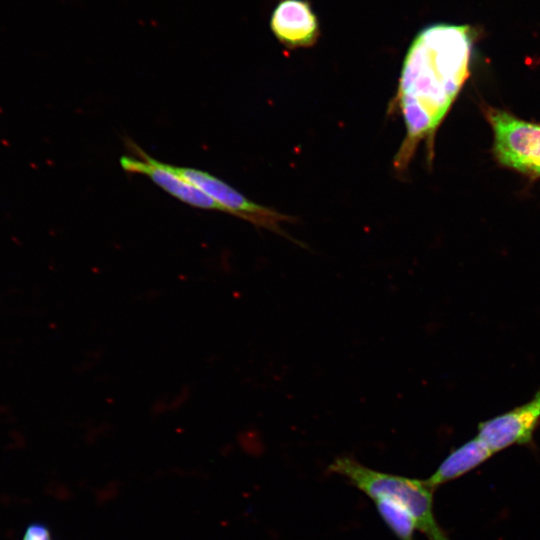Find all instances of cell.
Wrapping results in <instances>:
<instances>
[{
  "instance_id": "obj_1",
  "label": "cell",
  "mask_w": 540,
  "mask_h": 540,
  "mask_svg": "<svg viewBox=\"0 0 540 540\" xmlns=\"http://www.w3.org/2000/svg\"><path fill=\"white\" fill-rule=\"evenodd\" d=\"M473 34L468 25L434 23L421 29L403 60L395 103L406 136L395 167L405 169L415 149L429 140L469 76Z\"/></svg>"
},
{
  "instance_id": "obj_2",
  "label": "cell",
  "mask_w": 540,
  "mask_h": 540,
  "mask_svg": "<svg viewBox=\"0 0 540 540\" xmlns=\"http://www.w3.org/2000/svg\"><path fill=\"white\" fill-rule=\"evenodd\" d=\"M328 471L345 478L372 500L384 498L404 508L428 540H450L433 513V492L425 480L412 479L370 469L350 456H340Z\"/></svg>"
},
{
  "instance_id": "obj_3",
  "label": "cell",
  "mask_w": 540,
  "mask_h": 540,
  "mask_svg": "<svg viewBox=\"0 0 540 540\" xmlns=\"http://www.w3.org/2000/svg\"><path fill=\"white\" fill-rule=\"evenodd\" d=\"M487 117L498 161L523 174L540 176V124L496 109H490Z\"/></svg>"
},
{
  "instance_id": "obj_4",
  "label": "cell",
  "mask_w": 540,
  "mask_h": 540,
  "mask_svg": "<svg viewBox=\"0 0 540 540\" xmlns=\"http://www.w3.org/2000/svg\"><path fill=\"white\" fill-rule=\"evenodd\" d=\"M170 168L178 176L211 197L226 213L288 237L282 230L281 223L291 222V217L249 200L236 189L208 172L172 165Z\"/></svg>"
},
{
  "instance_id": "obj_5",
  "label": "cell",
  "mask_w": 540,
  "mask_h": 540,
  "mask_svg": "<svg viewBox=\"0 0 540 540\" xmlns=\"http://www.w3.org/2000/svg\"><path fill=\"white\" fill-rule=\"evenodd\" d=\"M540 423V390L524 404L478 425L477 437L494 454L512 445L531 443Z\"/></svg>"
},
{
  "instance_id": "obj_6",
  "label": "cell",
  "mask_w": 540,
  "mask_h": 540,
  "mask_svg": "<svg viewBox=\"0 0 540 540\" xmlns=\"http://www.w3.org/2000/svg\"><path fill=\"white\" fill-rule=\"evenodd\" d=\"M131 148L137 157L122 156L120 158V165L124 171L149 177L156 185L185 204L226 213L211 197L174 173L169 164L150 157L134 143H131Z\"/></svg>"
},
{
  "instance_id": "obj_7",
  "label": "cell",
  "mask_w": 540,
  "mask_h": 540,
  "mask_svg": "<svg viewBox=\"0 0 540 540\" xmlns=\"http://www.w3.org/2000/svg\"><path fill=\"white\" fill-rule=\"evenodd\" d=\"M270 28L278 41L291 49L314 45L320 33L317 16L306 0H280L272 12Z\"/></svg>"
},
{
  "instance_id": "obj_8",
  "label": "cell",
  "mask_w": 540,
  "mask_h": 540,
  "mask_svg": "<svg viewBox=\"0 0 540 540\" xmlns=\"http://www.w3.org/2000/svg\"><path fill=\"white\" fill-rule=\"evenodd\" d=\"M493 453L475 436L449 453L441 462L437 470L425 480L427 485L435 490L439 485L454 480L473 470Z\"/></svg>"
},
{
  "instance_id": "obj_9",
  "label": "cell",
  "mask_w": 540,
  "mask_h": 540,
  "mask_svg": "<svg viewBox=\"0 0 540 540\" xmlns=\"http://www.w3.org/2000/svg\"><path fill=\"white\" fill-rule=\"evenodd\" d=\"M373 501L380 517L399 540H414L416 523L404 508L384 498Z\"/></svg>"
},
{
  "instance_id": "obj_10",
  "label": "cell",
  "mask_w": 540,
  "mask_h": 540,
  "mask_svg": "<svg viewBox=\"0 0 540 540\" xmlns=\"http://www.w3.org/2000/svg\"><path fill=\"white\" fill-rule=\"evenodd\" d=\"M22 540H51V536L45 525L34 523L27 527Z\"/></svg>"
}]
</instances>
